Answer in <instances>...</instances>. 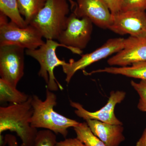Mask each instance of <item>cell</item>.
<instances>
[{
    "instance_id": "19",
    "label": "cell",
    "mask_w": 146,
    "mask_h": 146,
    "mask_svg": "<svg viewBox=\"0 0 146 146\" xmlns=\"http://www.w3.org/2000/svg\"><path fill=\"white\" fill-rule=\"evenodd\" d=\"M74 129L76 138L85 146H107L93 133L86 122L79 123Z\"/></svg>"
},
{
    "instance_id": "13",
    "label": "cell",
    "mask_w": 146,
    "mask_h": 146,
    "mask_svg": "<svg viewBox=\"0 0 146 146\" xmlns=\"http://www.w3.org/2000/svg\"><path fill=\"white\" fill-rule=\"evenodd\" d=\"M86 121L93 133L107 146H119L125 139L122 125L111 124L97 120Z\"/></svg>"
},
{
    "instance_id": "23",
    "label": "cell",
    "mask_w": 146,
    "mask_h": 146,
    "mask_svg": "<svg viewBox=\"0 0 146 146\" xmlns=\"http://www.w3.org/2000/svg\"><path fill=\"white\" fill-rule=\"evenodd\" d=\"M112 14H115L121 11L122 0H105Z\"/></svg>"
},
{
    "instance_id": "15",
    "label": "cell",
    "mask_w": 146,
    "mask_h": 146,
    "mask_svg": "<svg viewBox=\"0 0 146 146\" xmlns=\"http://www.w3.org/2000/svg\"><path fill=\"white\" fill-rule=\"evenodd\" d=\"M30 96L18 91L16 87L0 78V102L13 104L23 103L28 100Z\"/></svg>"
},
{
    "instance_id": "20",
    "label": "cell",
    "mask_w": 146,
    "mask_h": 146,
    "mask_svg": "<svg viewBox=\"0 0 146 146\" xmlns=\"http://www.w3.org/2000/svg\"><path fill=\"white\" fill-rule=\"evenodd\" d=\"M131 84L140 97L138 108L142 112H146V80H141L139 83L131 81Z\"/></svg>"
},
{
    "instance_id": "24",
    "label": "cell",
    "mask_w": 146,
    "mask_h": 146,
    "mask_svg": "<svg viewBox=\"0 0 146 146\" xmlns=\"http://www.w3.org/2000/svg\"><path fill=\"white\" fill-rule=\"evenodd\" d=\"M136 146H146V128L143 135L137 142Z\"/></svg>"
},
{
    "instance_id": "17",
    "label": "cell",
    "mask_w": 146,
    "mask_h": 146,
    "mask_svg": "<svg viewBox=\"0 0 146 146\" xmlns=\"http://www.w3.org/2000/svg\"><path fill=\"white\" fill-rule=\"evenodd\" d=\"M47 0H17L18 10L28 25L43 8Z\"/></svg>"
},
{
    "instance_id": "7",
    "label": "cell",
    "mask_w": 146,
    "mask_h": 146,
    "mask_svg": "<svg viewBox=\"0 0 146 146\" xmlns=\"http://www.w3.org/2000/svg\"><path fill=\"white\" fill-rule=\"evenodd\" d=\"M24 50L15 45L0 46L1 78L15 87L24 74Z\"/></svg>"
},
{
    "instance_id": "5",
    "label": "cell",
    "mask_w": 146,
    "mask_h": 146,
    "mask_svg": "<svg viewBox=\"0 0 146 146\" xmlns=\"http://www.w3.org/2000/svg\"><path fill=\"white\" fill-rule=\"evenodd\" d=\"M43 36L34 27L21 28L0 12V46L15 45L28 50L36 49L44 44Z\"/></svg>"
},
{
    "instance_id": "11",
    "label": "cell",
    "mask_w": 146,
    "mask_h": 146,
    "mask_svg": "<svg viewBox=\"0 0 146 146\" xmlns=\"http://www.w3.org/2000/svg\"><path fill=\"white\" fill-rule=\"evenodd\" d=\"M73 13L78 18L86 17L102 29H108L112 13L105 0H76Z\"/></svg>"
},
{
    "instance_id": "10",
    "label": "cell",
    "mask_w": 146,
    "mask_h": 146,
    "mask_svg": "<svg viewBox=\"0 0 146 146\" xmlns=\"http://www.w3.org/2000/svg\"><path fill=\"white\" fill-rule=\"evenodd\" d=\"M125 96L126 93L123 91H111L107 104L101 109L95 112H89L84 109L80 104L72 101H70V105L75 108L76 115L85 121L97 120L111 124L123 125L122 123L115 116L114 110L116 106L121 103Z\"/></svg>"
},
{
    "instance_id": "8",
    "label": "cell",
    "mask_w": 146,
    "mask_h": 146,
    "mask_svg": "<svg viewBox=\"0 0 146 146\" xmlns=\"http://www.w3.org/2000/svg\"><path fill=\"white\" fill-rule=\"evenodd\" d=\"M125 39L112 38L108 39L101 46L89 53L82 56L81 58L75 61L70 59L62 66L63 72L66 75L65 81L70 83L72 78L77 72L83 70L95 62L117 53L124 48Z\"/></svg>"
},
{
    "instance_id": "1",
    "label": "cell",
    "mask_w": 146,
    "mask_h": 146,
    "mask_svg": "<svg viewBox=\"0 0 146 146\" xmlns=\"http://www.w3.org/2000/svg\"><path fill=\"white\" fill-rule=\"evenodd\" d=\"M32 96L23 103L0 107V135L4 131L16 132L20 138L21 146H34L38 131L31 125L33 114Z\"/></svg>"
},
{
    "instance_id": "16",
    "label": "cell",
    "mask_w": 146,
    "mask_h": 146,
    "mask_svg": "<svg viewBox=\"0 0 146 146\" xmlns=\"http://www.w3.org/2000/svg\"><path fill=\"white\" fill-rule=\"evenodd\" d=\"M56 134L48 129L39 131L36 134L34 146H54L57 142ZM3 141L9 146H18L16 137L12 134H6Z\"/></svg>"
},
{
    "instance_id": "22",
    "label": "cell",
    "mask_w": 146,
    "mask_h": 146,
    "mask_svg": "<svg viewBox=\"0 0 146 146\" xmlns=\"http://www.w3.org/2000/svg\"><path fill=\"white\" fill-rule=\"evenodd\" d=\"M54 146H85L77 138H68L64 141L57 142Z\"/></svg>"
},
{
    "instance_id": "18",
    "label": "cell",
    "mask_w": 146,
    "mask_h": 146,
    "mask_svg": "<svg viewBox=\"0 0 146 146\" xmlns=\"http://www.w3.org/2000/svg\"><path fill=\"white\" fill-rule=\"evenodd\" d=\"M0 12L20 27L25 28L28 26L18 10L17 0H0Z\"/></svg>"
},
{
    "instance_id": "26",
    "label": "cell",
    "mask_w": 146,
    "mask_h": 146,
    "mask_svg": "<svg viewBox=\"0 0 146 146\" xmlns=\"http://www.w3.org/2000/svg\"><path fill=\"white\" fill-rule=\"evenodd\" d=\"M1 146H9L7 145L5 143L4 141H3L2 143H1Z\"/></svg>"
},
{
    "instance_id": "2",
    "label": "cell",
    "mask_w": 146,
    "mask_h": 146,
    "mask_svg": "<svg viewBox=\"0 0 146 146\" xmlns=\"http://www.w3.org/2000/svg\"><path fill=\"white\" fill-rule=\"evenodd\" d=\"M31 104L33 108L31 125L35 128H44L60 134L64 138L68 136V129L74 127L79 123L76 120L66 117L54 111L57 104V97L46 88V98L42 101L36 95H33Z\"/></svg>"
},
{
    "instance_id": "14",
    "label": "cell",
    "mask_w": 146,
    "mask_h": 146,
    "mask_svg": "<svg viewBox=\"0 0 146 146\" xmlns=\"http://www.w3.org/2000/svg\"><path fill=\"white\" fill-rule=\"evenodd\" d=\"M107 73L113 74L121 75L128 77L141 79L146 80V61L134 63L130 66L121 67H106L86 73L90 75L96 73Z\"/></svg>"
},
{
    "instance_id": "9",
    "label": "cell",
    "mask_w": 146,
    "mask_h": 146,
    "mask_svg": "<svg viewBox=\"0 0 146 146\" xmlns=\"http://www.w3.org/2000/svg\"><path fill=\"white\" fill-rule=\"evenodd\" d=\"M108 29L120 35L129 34L136 37H146V13L145 11H130L112 14Z\"/></svg>"
},
{
    "instance_id": "12",
    "label": "cell",
    "mask_w": 146,
    "mask_h": 146,
    "mask_svg": "<svg viewBox=\"0 0 146 146\" xmlns=\"http://www.w3.org/2000/svg\"><path fill=\"white\" fill-rule=\"evenodd\" d=\"M146 61V37L129 36L125 39L123 49L109 58L110 66L126 67L134 63Z\"/></svg>"
},
{
    "instance_id": "21",
    "label": "cell",
    "mask_w": 146,
    "mask_h": 146,
    "mask_svg": "<svg viewBox=\"0 0 146 146\" xmlns=\"http://www.w3.org/2000/svg\"><path fill=\"white\" fill-rule=\"evenodd\" d=\"M146 10V0H122L121 11Z\"/></svg>"
},
{
    "instance_id": "6",
    "label": "cell",
    "mask_w": 146,
    "mask_h": 146,
    "mask_svg": "<svg viewBox=\"0 0 146 146\" xmlns=\"http://www.w3.org/2000/svg\"><path fill=\"white\" fill-rule=\"evenodd\" d=\"M93 24L89 18H78L72 13L68 16L66 29L58 40L72 52L80 54L91 39Z\"/></svg>"
},
{
    "instance_id": "25",
    "label": "cell",
    "mask_w": 146,
    "mask_h": 146,
    "mask_svg": "<svg viewBox=\"0 0 146 146\" xmlns=\"http://www.w3.org/2000/svg\"><path fill=\"white\" fill-rule=\"evenodd\" d=\"M67 1L69 2V3H70V5L71 9L72 10L74 9L76 5V2H75L73 0H67Z\"/></svg>"
},
{
    "instance_id": "3",
    "label": "cell",
    "mask_w": 146,
    "mask_h": 146,
    "mask_svg": "<svg viewBox=\"0 0 146 146\" xmlns=\"http://www.w3.org/2000/svg\"><path fill=\"white\" fill-rule=\"evenodd\" d=\"M67 0H47L29 25L47 40L58 39L66 29L70 6Z\"/></svg>"
},
{
    "instance_id": "4",
    "label": "cell",
    "mask_w": 146,
    "mask_h": 146,
    "mask_svg": "<svg viewBox=\"0 0 146 146\" xmlns=\"http://www.w3.org/2000/svg\"><path fill=\"white\" fill-rule=\"evenodd\" d=\"M62 46L68 49V47L54 40H46L44 44L36 49H27V55L36 59L40 66L38 75L43 79L46 84V88L50 91H62L63 88L56 78L54 74L55 68L63 66L66 62L57 57L56 51L57 47Z\"/></svg>"
}]
</instances>
